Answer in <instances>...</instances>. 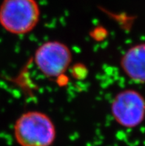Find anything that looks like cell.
Wrapping results in <instances>:
<instances>
[{
  "label": "cell",
  "instance_id": "cell-4",
  "mask_svg": "<svg viewBox=\"0 0 145 146\" xmlns=\"http://www.w3.org/2000/svg\"><path fill=\"white\" fill-rule=\"evenodd\" d=\"M145 102L141 93L133 89L120 91L113 99L110 111L114 120L126 128H134L144 119Z\"/></svg>",
  "mask_w": 145,
  "mask_h": 146
},
{
  "label": "cell",
  "instance_id": "cell-2",
  "mask_svg": "<svg viewBox=\"0 0 145 146\" xmlns=\"http://www.w3.org/2000/svg\"><path fill=\"white\" fill-rule=\"evenodd\" d=\"M40 19L36 0H3L0 5V25L13 35L31 32Z\"/></svg>",
  "mask_w": 145,
  "mask_h": 146
},
{
  "label": "cell",
  "instance_id": "cell-1",
  "mask_svg": "<svg viewBox=\"0 0 145 146\" xmlns=\"http://www.w3.org/2000/svg\"><path fill=\"white\" fill-rule=\"evenodd\" d=\"M13 136L19 146H51L56 130L51 118L39 111L22 113L13 125Z\"/></svg>",
  "mask_w": 145,
  "mask_h": 146
},
{
  "label": "cell",
  "instance_id": "cell-5",
  "mask_svg": "<svg viewBox=\"0 0 145 146\" xmlns=\"http://www.w3.org/2000/svg\"><path fill=\"white\" fill-rule=\"evenodd\" d=\"M120 66L126 76L136 83L145 81V45L143 42L130 47L121 56Z\"/></svg>",
  "mask_w": 145,
  "mask_h": 146
},
{
  "label": "cell",
  "instance_id": "cell-3",
  "mask_svg": "<svg viewBox=\"0 0 145 146\" xmlns=\"http://www.w3.org/2000/svg\"><path fill=\"white\" fill-rule=\"evenodd\" d=\"M72 52L66 44L50 40L40 44L34 54V62L42 74L50 79L62 76L72 62Z\"/></svg>",
  "mask_w": 145,
  "mask_h": 146
}]
</instances>
